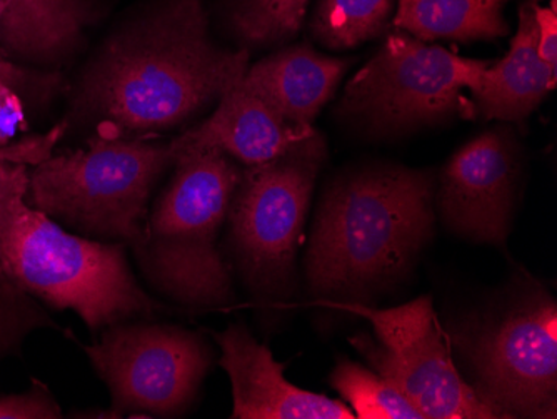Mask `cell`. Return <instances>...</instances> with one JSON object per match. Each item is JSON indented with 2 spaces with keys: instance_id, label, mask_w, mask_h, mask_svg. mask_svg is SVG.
Returning a JSON list of instances; mask_svg holds the SVG:
<instances>
[{
  "instance_id": "obj_1",
  "label": "cell",
  "mask_w": 557,
  "mask_h": 419,
  "mask_svg": "<svg viewBox=\"0 0 557 419\" xmlns=\"http://www.w3.org/2000/svg\"><path fill=\"white\" fill-rule=\"evenodd\" d=\"M249 52L208 34L200 0H177L111 40L87 69L79 102L117 133H152L189 121L243 79Z\"/></svg>"
},
{
  "instance_id": "obj_2",
  "label": "cell",
  "mask_w": 557,
  "mask_h": 419,
  "mask_svg": "<svg viewBox=\"0 0 557 419\" xmlns=\"http://www.w3.org/2000/svg\"><path fill=\"white\" fill-rule=\"evenodd\" d=\"M429 172L377 168L341 177L319 201L304 280L312 298L343 303L399 281L433 237Z\"/></svg>"
},
{
  "instance_id": "obj_3",
  "label": "cell",
  "mask_w": 557,
  "mask_h": 419,
  "mask_svg": "<svg viewBox=\"0 0 557 419\" xmlns=\"http://www.w3.org/2000/svg\"><path fill=\"white\" fill-rule=\"evenodd\" d=\"M174 168L133 248L137 264L150 286L177 305H230L233 273L219 249V234L243 169L214 147L180 152Z\"/></svg>"
},
{
  "instance_id": "obj_4",
  "label": "cell",
  "mask_w": 557,
  "mask_h": 419,
  "mask_svg": "<svg viewBox=\"0 0 557 419\" xmlns=\"http://www.w3.org/2000/svg\"><path fill=\"white\" fill-rule=\"evenodd\" d=\"M0 248L9 273L30 296L49 308L74 311L90 333L162 309L137 283L125 244L69 233L27 197L9 212Z\"/></svg>"
},
{
  "instance_id": "obj_5",
  "label": "cell",
  "mask_w": 557,
  "mask_h": 419,
  "mask_svg": "<svg viewBox=\"0 0 557 419\" xmlns=\"http://www.w3.org/2000/svg\"><path fill=\"white\" fill-rule=\"evenodd\" d=\"M106 131L77 151L34 165L27 199L81 236L134 248L143 239L150 194L175 162L174 149Z\"/></svg>"
},
{
  "instance_id": "obj_6",
  "label": "cell",
  "mask_w": 557,
  "mask_h": 419,
  "mask_svg": "<svg viewBox=\"0 0 557 419\" xmlns=\"http://www.w3.org/2000/svg\"><path fill=\"white\" fill-rule=\"evenodd\" d=\"M468 383L503 418H557V305L543 289L472 312L447 334Z\"/></svg>"
},
{
  "instance_id": "obj_7",
  "label": "cell",
  "mask_w": 557,
  "mask_h": 419,
  "mask_svg": "<svg viewBox=\"0 0 557 419\" xmlns=\"http://www.w3.org/2000/svg\"><path fill=\"white\" fill-rule=\"evenodd\" d=\"M324 158L318 133L283 158L243 169L227 211L225 246L256 298H289L315 177Z\"/></svg>"
},
{
  "instance_id": "obj_8",
  "label": "cell",
  "mask_w": 557,
  "mask_h": 419,
  "mask_svg": "<svg viewBox=\"0 0 557 419\" xmlns=\"http://www.w3.org/2000/svg\"><path fill=\"white\" fill-rule=\"evenodd\" d=\"M336 308L371 321L375 340L368 333H358L350 343L379 377L416 406L422 418H503L462 378L447 333L437 323L431 296L396 308L377 309L346 301L336 303Z\"/></svg>"
},
{
  "instance_id": "obj_9",
  "label": "cell",
  "mask_w": 557,
  "mask_h": 419,
  "mask_svg": "<svg viewBox=\"0 0 557 419\" xmlns=\"http://www.w3.org/2000/svg\"><path fill=\"white\" fill-rule=\"evenodd\" d=\"M83 349L111 393L112 418L183 416L214 361L199 333L140 319L108 328Z\"/></svg>"
},
{
  "instance_id": "obj_10",
  "label": "cell",
  "mask_w": 557,
  "mask_h": 419,
  "mask_svg": "<svg viewBox=\"0 0 557 419\" xmlns=\"http://www.w3.org/2000/svg\"><path fill=\"white\" fill-rule=\"evenodd\" d=\"M487 65L403 30L387 37L347 84L343 111L381 131L414 130L454 115L472 118L474 108L465 90Z\"/></svg>"
},
{
  "instance_id": "obj_11",
  "label": "cell",
  "mask_w": 557,
  "mask_h": 419,
  "mask_svg": "<svg viewBox=\"0 0 557 419\" xmlns=\"http://www.w3.org/2000/svg\"><path fill=\"white\" fill-rule=\"evenodd\" d=\"M518 161L499 131L479 134L444 165L434 208L454 234L481 244L504 246L511 231Z\"/></svg>"
},
{
  "instance_id": "obj_12",
  "label": "cell",
  "mask_w": 557,
  "mask_h": 419,
  "mask_svg": "<svg viewBox=\"0 0 557 419\" xmlns=\"http://www.w3.org/2000/svg\"><path fill=\"white\" fill-rule=\"evenodd\" d=\"M233 386L234 419H354L352 409L287 381L283 362L243 323L212 333Z\"/></svg>"
},
{
  "instance_id": "obj_13",
  "label": "cell",
  "mask_w": 557,
  "mask_h": 419,
  "mask_svg": "<svg viewBox=\"0 0 557 419\" xmlns=\"http://www.w3.org/2000/svg\"><path fill=\"white\" fill-rule=\"evenodd\" d=\"M314 134V127L302 130L286 121L243 77L222 94L211 118L171 144L175 156L214 147L249 168L283 158Z\"/></svg>"
},
{
  "instance_id": "obj_14",
  "label": "cell",
  "mask_w": 557,
  "mask_h": 419,
  "mask_svg": "<svg viewBox=\"0 0 557 419\" xmlns=\"http://www.w3.org/2000/svg\"><path fill=\"white\" fill-rule=\"evenodd\" d=\"M534 4L536 0H525L519 8L518 30L506 58L483 69L469 89L474 114L497 121H522L556 87V74L537 52L540 27Z\"/></svg>"
},
{
  "instance_id": "obj_15",
  "label": "cell",
  "mask_w": 557,
  "mask_h": 419,
  "mask_svg": "<svg viewBox=\"0 0 557 419\" xmlns=\"http://www.w3.org/2000/svg\"><path fill=\"white\" fill-rule=\"evenodd\" d=\"M346 69V61L319 54L309 46H293L247 69L244 83L290 124L311 130Z\"/></svg>"
},
{
  "instance_id": "obj_16",
  "label": "cell",
  "mask_w": 557,
  "mask_h": 419,
  "mask_svg": "<svg viewBox=\"0 0 557 419\" xmlns=\"http://www.w3.org/2000/svg\"><path fill=\"white\" fill-rule=\"evenodd\" d=\"M90 17L84 0H0V47L54 61L79 44Z\"/></svg>"
},
{
  "instance_id": "obj_17",
  "label": "cell",
  "mask_w": 557,
  "mask_h": 419,
  "mask_svg": "<svg viewBox=\"0 0 557 419\" xmlns=\"http://www.w3.org/2000/svg\"><path fill=\"white\" fill-rule=\"evenodd\" d=\"M394 26L416 39L471 42L506 36L503 8L509 0H396Z\"/></svg>"
},
{
  "instance_id": "obj_18",
  "label": "cell",
  "mask_w": 557,
  "mask_h": 419,
  "mask_svg": "<svg viewBox=\"0 0 557 419\" xmlns=\"http://www.w3.org/2000/svg\"><path fill=\"white\" fill-rule=\"evenodd\" d=\"M27 165L0 164V230L9 212L27 197ZM52 319L40 301L30 296L9 273L0 248V359L21 349L25 337L40 328L52 326Z\"/></svg>"
},
{
  "instance_id": "obj_19",
  "label": "cell",
  "mask_w": 557,
  "mask_h": 419,
  "mask_svg": "<svg viewBox=\"0 0 557 419\" xmlns=\"http://www.w3.org/2000/svg\"><path fill=\"white\" fill-rule=\"evenodd\" d=\"M396 0H321L314 17V34L333 49H350L386 27Z\"/></svg>"
},
{
  "instance_id": "obj_20",
  "label": "cell",
  "mask_w": 557,
  "mask_h": 419,
  "mask_svg": "<svg viewBox=\"0 0 557 419\" xmlns=\"http://www.w3.org/2000/svg\"><path fill=\"white\" fill-rule=\"evenodd\" d=\"M333 386L361 419H424L399 390L375 371L344 359L331 377Z\"/></svg>"
},
{
  "instance_id": "obj_21",
  "label": "cell",
  "mask_w": 557,
  "mask_h": 419,
  "mask_svg": "<svg viewBox=\"0 0 557 419\" xmlns=\"http://www.w3.org/2000/svg\"><path fill=\"white\" fill-rule=\"evenodd\" d=\"M309 0H239L234 29L252 46L289 39L302 26Z\"/></svg>"
},
{
  "instance_id": "obj_22",
  "label": "cell",
  "mask_w": 557,
  "mask_h": 419,
  "mask_svg": "<svg viewBox=\"0 0 557 419\" xmlns=\"http://www.w3.org/2000/svg\"><path fill=\"white\" fill-rule=\"evenodd\" d=\"M61 406L46 386L34 383L29 391L0 398V419H59Z\"/></svg>"
},
{
  "instance_id": "obj_23",
  "label": "cell",
  "mask_w": 557,
  "mask_h": 419,
  "mask_svg": "<svg viewBox=\"0 0 557 419\" xmlns=\"http://www.w3.org/2000/svg\"><path fill=\"white\" fill-rule=\"evenodd\" d=\"M65 130L67 122H62L47 134L25 137L18 143L0 147V164L39 165L54 155L55 144L64 136Z\"/></svg>"
},
{
  "instance_id": "obj_24",
  "label": "cell",
  "mask_w": 557,
  "mask_h": 419,
  "mask_svg": "<svg viewBox=\"0 0 557 419\" xmlns=\"http://www.w3.org/2000/svg\"><path fill=\"white\" fill-rule=\"evenodd\" d=\"M25 126V112L14 83L0 77V147L8 146Z\"/></svg>"
},
{
  "instance_id": "obj_25",
  "label": "cell",
  "mask_w": 557,
  "mask_h": 419,
  "mask_svg": "<svg viewBox=\"0 0 557 419\" xmlns=\"http://www.w3.org/2000/svg\"><path fill=\"white\" fill-rule=\"evenodd\" d=\"M534 14L540 27L537 52L557 76V0H550V8H541L536 2Z\"/></svg>"
},
{
  "instance_id": "obj_26",
  "label": "cell",
  "mask_w": 557,
  "mask_h": 419,
  "mask_svg": "<svg viewBox=\"0 0 557 419\" xmlns=\"http://www.w3.org/2000/svg\"><path fill=\"white\" fill-rule=\"evenodd\" d=\"M0 77L5 81H11V83H17L21 79L22 74L18 72V69L15 65H12L11 62L5 59L4 51H2V47H0Z\"/></svg>"
}]
</instances>
